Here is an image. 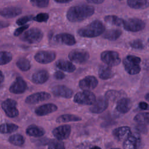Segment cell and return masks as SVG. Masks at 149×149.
Returning <instances> with one entry per match:
<instances>
[{
	"label": "cell",
	"instance_id": "cell-1",
	"mask_svg": "<svg viewBox=\"0 0 149 149\" xmlns=\"http://www.w3.org/2000/svg\"><path fill=\"white\" fill-rule=\"evenodd\" d=\"M94 11V8L89 5L73 6L67 11L66 17L71 22H79L92 16Z\"/></svg>",
	"mask_w": 149,
	"mask_h": 149
},
{
	"label": "cell",
	"instance_id": "cell-2",
	"mask_svg": "<svg viewBox=\"0 0 149 149\" xmlns=\"http://www.w3.org/2000/svg\"><path fill=\"white\" fill-rule=\"evenodd\" d=\"M105 27L100 20H96L90 23L87 26L79 29L78 34L83 37L93 38L100 36L104 33Z\"/></svg>",
	"mask_w": 149,
	"mask_h": 149
},
{
	"label": "cell",
	"instance_id": "cell-3",
	"mask_svg": "<svg viewBox=\"0 0 149 149\" xmlns=\"http://www.w3.org/2000/svg\"><path fill=\"white\" fill-rule=\"evenodd\" d=\"M141 59L136 56L127 55L123 61V64L125 70L130 74H136L141 70L139 65Z\"/></svg>",
	"mask_w": 149,
	"mask_h": 149
},
{
	"label": "cell",
	"instance_id": "cell-4",
	"mask_svg": "<svg viewBox=\"0 0 149 149\" xmlns=\"http://www.w3.org/2000/svg\"><path fill=\"white\" fill-rule=\"evenodd\" d=\"M43 37V32L38 28H31L26 31L20 37V40L29 44L40 42Z\"/></svg>",
	"mask_w": 149,
	"mask_h": 149
},
{
	"label": "cell",
	"instance_id": "cell-5",
	"mask_svg": "<svg viewBox=\"0 0 149 149\" xmlns=\"http://www.w3.org/2000/svg\"><path fill=\"white\" fill-rule=\"evenodd\" d=\"M96 97L94 93L90 91H83L75 94L73 101L81 105H92L95 101Z\"/></svg>",
	"mask_w": 149,
	"mask_h": 149
},
{
	"label": "cell",
	"instance_id": "cell-6",
	"mask_svg": "<svg viewBox=\"0 0 149 149\" xmlns=\"http://www.w3.org/2000/svg\"><path fill=\"white\" fill-rule=\"evenodd\" d=\"M101 59L104 63L109 66H117L121 62L119 54L113 51H103L101 54Z\"/></svg>",
	"mask_w": 149,
	"mask_h": 149
},
{
	"label": "cell",
	"instance_id": "cell-7",
	"mask_svg": "<svg viewBox=\"0 0 149 149\" xmlns=\"http://www.w3.org/2000/svg\"><path fill=\"white\" fill-rule=\"evenodd\" d=\"M144 21L138 18H129L123 22L124 29L129 31L137 32L142 30L145 27Z\"/></svg>",
	"mask_w": 149,
	"mask_h": 149
},
{
	"label": "cell",
	"instance_id": "cell-8",
	"mask_svg": "<svg viewBox=\"0 0 149 149\" xmlns=\"http://www.w3.org/2000/svg\"><path fill=\"white\" fill-rule=\"evenodd\" d=\"M17 102L12 99H6L1 104V107L6 115L9 118H15L19 115L17 108Z\"/></svg>",
	"mask_w": 149,
	"mask_h": 149
},
{
	"label": "cell",
	"instance_id": "cell-9",
	"mask_svg": "<svg viewBox=\"0 0 149 149\" xmlns=\"http://www.w3.org/2000/svg\"><path fill=\"white\" fill-rule=\"evenodd\" d=\"M141 146V139L137 133H131L123 141L124 149H140Z\"/></svg>",
	"mask_w": 149,
	"mask_h": 149
},
{
	"label": "cell",
	"instance_id": "cell-10",
	"mask_svg": "<svg viewBox=\"0 0 149 149\" xmlns=\"http://www.w3.org/2000/svg\"><path fill=\"white\" fill-rule=\"evenodd\" d=\"M69 59L73 62L82 63L86 62L90 58L89 53L82 49H73L68 55Z\"/></svg>",
	"mask_w": 149,
	"mask_h": 149
},
{
	"label": "cell",
	"instance_id": "cell-11",
	"mask_svg": "<svg viewBox=\"0 0 149 149\" xmlns=\"http://www.w3.org/2000/svg\"><path fill=\"white\" fill-rule=\"evenodd\" d=\"M55 53L50 51H40L37 52L34 56L35 60L41 64L51 63L55 60Z\"/></svg>",
	"mask_w": 149,
	"mask_h": 149
},
{
	"label": "cell",
	"instance_id": "cell-12",
	"mask_svg": "<svg viewBox=\"0 0 149 149\" xmlns=\"http://www.w3.org/2000/svg\"><path fill=\"white\" fill-rule=\"evenodd\" d=\"M98 81L93 76H87L79 83L80 88L83 91H90L95 88L98 85Z\"/></svg>",
	"mask_w": 149,
	"mask_h": 149
},
{
	"label": "cell",
	"instance_id": "cell-13",
	"mask_svg": "<svg viewBox=\"0 0 149 149\" xmlns=\"http://www.w3.org/2000/svg\"><path fill=\"white\" fill-rule=\"evenodd\" d=\"M51 94L45 91L37 92L27 97L25 102L28 104H36L40 102L48 100L50 98Z\"/></svg>",
	"mask_w": 149,
	"mask_h": 149
},
{
	"label": "cell",
	"instance_id": "cell-14",
	"mask_svg": "<svg viewBox=\"0 0 149 149\" xmlns=\"http://www.w3.org/2000/svg\"><path fill=\"white\" fill-rule=\"evenodd\" d=\"M108 106V100L104 97H100L90 108V111L94 113H100L104 112Z\"/></svg>",
	"mask_w": 149,
	"mask_h": 149
},
{
	"label": "cell",
	"instance_id": "cell-15",
	"mask_svg": "<svg viewBox=\"0 0 149 149\" xmlns=\"http://www.w3.org/2000/svg\"><path fill=\"white\" fill-rule=\"evenodd\" d=\"M71 133V127L68 125H63L55 128L52 130V134L58 140L68 139Z\"/></svg>",
	"mask_w": 149,
	"mask_h": 149
},
{
	"label": "cell",
	"instance_id": "cell-16",
	"mask_svg": "<svg viewBox=\"0 0 149 149\" xmlns=\"http://www.w3.org/2000/svg\"><path fill=\"white\" fill-rule=\"evenodd\" d=\"M27 88L26 82L21 77H17L9 87V91L13 94H19L24 93Z\"/></svg>",
	"mask_w": 149,
	"mask_h": 149
},
{
	"label": "cell",
	"instance_id": "cell-17",
	"mask_svg": "<svg viewBox=\"0 0 149 149\" xmlns=\"http://www.w3.org/2000/svg\"><path fill=\"white\" fill-rule=\"evenodd\" d=\"M51 91L55 96L65 98H71L73 94V91L72 89L64 85L55 86L52 88Z\"/></svg>",
	"mask_w": 149,
	"mask_h": 149
},
{
	"label": "cell",
	"instance_id": "cell-18",
	"mask_svg": "<svg viewBox=\"0 0 149 149\" xmlns=\"http://www.w3.org/2000/svg\"><path fill=\"white\" fill-rule=\"evenodd\" d=\"M58 109V107L52 103L41 105L35 109V113L38 116H44L52 113Z\"/></svg>",
	"mask_w": 149,
	"mask_h": 149
},
{
	"label": "cell",
	"instance_id": "cell-19",
	"mask_svg": "<svg viewBox=\"0 0 149 149\" xmlns=\"http://www.w3.org/2000/svg\"><path fill=\"white\" fill-rule=\"evenodd\" d=\"M54 40L58 43L68 45H73L76 43V40L74 37L69 33L58 34L55 36Z\"/></svg>",
	"mask_w": 149,
	"mask_h": 149
},
{
	"label": "cell",
	"instance_id": "cell-20",
	"mask_svg": "<svg viewBox=\"0 0 149 149\" xmlns=\"http://www.w3.org/2000/svg\"><path fill=\"white\" fill-rule=\"evenodd\" d=\"M132 104L128 98H122L118 100L116 105V109L121 113H126L131 109Z\"/></svg>",
	"mask_w": 149,
	"mask_h": 149
},
{
	"label": "cell",
	"instance_id": "cell-21",
	"mask_svg": "<svg viewBox=\"0 0 149 149\" xmlns=\"http://www.w3.org/2000/svg\"><path fill=\"white\" fill-rule=\"evenodd\" d=\"M131 133L130 128L126 126L117 127L112 132L113 136L118 140H125Z\"/></svg>",
	"mask_w": 149,
	"mask_h": 149
},
{
	"label": "cell",
	"instance_id": "cell-22",
	"mask_svg": "<svg viewBox=\"0 0 149 149\" xmlns=\"http://www.w3.org/2000/svg\"><path fill=\"white\" fill-rule=\"evenodd\" d=\"M22 13V9L19 7L10 6L0 10V15L5 18H13Z\"/></svg>",
	"mask_w": 149,
	"mask_h": 149
},
{
	"label": "cell",
	"instance_id": "cell-23",
	"mask_svg": "<svg viewBox=\"0 0 149 149\" xmlns=\"http://www.w3.org/2000/svg\"><path fill=\"white\" fill-rule=\"evenodd\" d=\"M49 79V73L45 70H40L35 72L31 77V80L36 84H43Z\"/></svg>",
	"mask_w": 149,
	"mask_h": 149
},
{
	"label": "cell",
	"instance_id": "cell-24",
	"mask_svg": "<svg viewBox=\"0 0 149 149\" xmlns=\"http://www.w3.org/2000/svg\"><path fill=\"white\" fill-rule=\"evenodd\" d=\"M26 133L27 135L30 136L39 137L44 135L45 131L41 126L36 125H31L27 127L26 130Z\"/></svg>",
	"mask_w": 149,
	"mask_h": 149
},
{
	"label": "cell",
	"instance_id": "cell-25",
	"mask_svg": "<svg viewBox=\"0 0 149 149\" xmlns=\"http://www.w3.org/2000/svg\"><path fill=\"white\" fill-rule=\"evenodd\" d=\"M56 66L65 72L71 73L76 70L75 66L70 61L65 59H59L55 63Z\"/></svg>",
	"mask_w": 149,
	"mask_h": 149
},
{
	"label": "cell",
	"instance_id": "cell-26",
	"mask_svg": "<svg viewBox=\"0 0 149 149\" xmlns=\"http://www.w3.org/2000/svg\"><path fill=\"white\" fill-rule=\"evenodd\" d=\"M127 3L131 8L143 9L149 6V0H129L127 1Z\"/></svg>",
	"mask_w": 149,
	"mask_h": 149
},
{
	"label": "cell",
	"instance_id": "cell-27",
	"mask_svg": "<svg viewBox=\"0 0 149 149\" xmlns=\"http://www.w3.org/2000/svg\"><path fill=\"white\" fill-rule=\"evenodd\" d=\"M114 74L110 68L107 65L100 66L98 70V76L102 80H107L113 76Z\"/></svg>",
	"mask_w": 149,
	"mask_h": 149
},
{
	"label": "cell",
	"instance_id": "cell-28",
	"mask_svg": "<svg viewBox=\"0 0 149 149\" xmlns=\"http://www.w3.org/2000/svg\"><path fill=\"white\" fill-rule=\"evenodd\" d=\"M81 120V118L79 116L72 114H65L58 116L56 122L57 123H66L69 122H77Z\"/></svg>",
	"mask_w": 149,
	"mask_h": 149
},
{
	"label": "cell",
	"instance_id": "cell-29",
	"mask_svg": "<svg viewBox=\"0 0 149 149\" xmlns=\"http://www.w3.org/2000/svg\"><path fill=\"white\" fill-rule=\"evenodd\" d=\"M122 34V31L119 29H111L108 30L103 33L102 37L111 41L117 40Z\"/></svg>",
	"mask_w": 149,
	"mask_h": 149
},
{
	"label": "cell",
	"instance_id": "cell-30",
	"mask_svg": "<svg viewBox=\"0 0 149 149\" xmlns=\"http://www.w3.org/2000/svg\"><path fill=\"white\" fill-rule=\"evenodd\" d=\"M18 128V126L14 123H3L0 125V133H11L16 131Z\"/></svg>",
	"mask_w": 149,
	"mask_h": 149
},
{
	"label": "cell",
	"instance_id": "cell-31",
	"mask_svg": "<svg viewBox=\"0 0 149 149\" xmlns=\"http://www.w3.org/2000/svg\"><path fill=\"white\" fill-rule=\"evenodd\" d=\"M8 140L10 143L17 146H22L25 141L24 137L20 134H15L10 136Z\"/></svg>",
	"mask_w": 149,
	"mask_h": 149
},
{
	"label": "cell",
	"instance_id": "cell-32",
	"mask_svg": "<svg viewBox=\"0 0 149 149\" xmlns=\"http://www.w3.org/2000/svg\"><path fill=\"white\" fill-rule=\"evenodd\" d=\"M134 120L141 125H148L149 124V112H142L137 114L134 118Z\"/></svg>",
	"mask_w": 149,
	"mask_h": 149
},
{
	"label": "cell",
	"instance_id": "cell-33",
	"mask_svg": "<svg viewBox=\"0 0 149 149\" xmlns=\"http://www.w3.org/2000/svg\"><path fill=\"white\" fill-rule=\"evenodd\" d=\"M17 67L22 71H27L31 68L30 61L25 58H20L16 62Z\"/></svg>",
	"mask_w": 149,
	"mask_h": 149
},
{
	"label": "cell",
	"instance_id": "cell-34",
	"mask_svg": "<svg viewBox=\"0 0 149 149\" xmlns=\"http://www.w3.org/2000/svg\"><path fill=\"white\" fill-rule=\"evenodd\" d=\"M104 20L109 24L117 26H120L122 25L123 26L124 22L122 19L114 15H108L105 16L104 17Z\"/></svg>",
	"mask_w": 149,
	"mask_h": 149
},
{
	"label": "cell",
	"instance_id": "cell-35",
	"mask_svg": "<svg viewBox=\"0 0 149 149\" xmlns=\"http://www.w3.org/2000/svg\"><path fill=\"white\" fill-rule=\"evenodd\" d=\"M12 59V54L8 51H0V65L9 63Z\"/></svg>",
	"mask_w": 149,
	"mask_h": 149
},
{
	"label": "cell",
	"instance_id": "cell-36",
	"mask_svg": "<svg viewBox=\"0 0 149 149\" xmlns=\"http://www.w3.org/2000/svg\"><path fill=\"white\" fill-rule=\"evenodd\" d=\"M48 149H65L64 144L61 140H53L48 144Z\"/></svg>",
	"mask_w": 149,
	"mask_h": 149
},
{
	"label": "cell",
	"instance_id": "cell-37",
	"mask_svg": "<svg viewBox=\"0 0 149 149\" xmlns=\"http://www.w3.org/2000/svg\"><path fill=\"white\" fill-rule=\"evenodd\" d=\"M49 19V15L47 13H40L33 17V20L38 22H46Z\"/></svg>",
	"mask_w": 149,
	"mask_h": 149
},
{
	"label": "cell",
	"instance_id": "cell-38",
	"mask_svg": "<svg viewBox=\"0 0 149 149\" xmlns=\"http://www.w3.org/2000/svg\"><path fill=\"white\" fill-rule=\"evenodd\" d=\"M33 17L34 16L33 15H28V16H22V17H20L19 19H18L16 20V23L19 26H23V25H25V24L26 23H27L28 22L33 20Z\"/></svg>",
	"mask_w": 149,
	"mask_h": 149
},
{
	"label": "cell",
	"instance_id": "cell-39",
	"mask_svg": "<svg viewBox=\"0 0 149 149\" xmlns=\"http://www.w3.org/2000/svg\"><path fill=\"white\" fill-rule=\"evenodd\" d=\"M130 47H132L133 48L136 49H142L144 48V45L143 44V42L141 40L137 39L134 40L132 41H131L129 43Z\"/></svg>",
	"mask_w": 149,
	"mask_h": 149
},
{
	"label": "cell",
	"instance_id": "cell-40",
	"mask_svg": "<svg viewBox=\"0 0 149 149\" xmlns=\"http://www.w3.org/2000/svg\"><path fill=\"white\" fill-rule=\"evenodd\" d=\"M31 3L33 6L38 8H45L48 5L49 1L43 0V1H30Z\"/></svg>",
	"mask_w": 149,
	"mask_h": 149
},
{
	"label": "cell",
	"instance_id": "cell-41",
	"mask_svg": "<svg viewBox=\"0 0 149 149\" xmlns=\"http://www.w3.org/2000/svg\"><path fill=\"white\" fill-rule=\"evenodd\" d=\"M119 96V92L114 90H109L106 93L105 97L107 98L108 100L109 99L113 101L115 99H116L117 97H118Z\"/></svg>",
	"mask_w": 149,
	"mask_h": 149
},
{
	"label": "cell",
	"instance_id": "cell-42",
	"mask_svg": "<svg viewBox=\"0 0 149 149\" xmlns=\"http://www.w3.org/2000/svg\"><path fill=\"white\" fill-rule=\"evenodd\" d=\"M29 27V24H25L23 26H22L21 27L16 29L14 33L13 34L15 36H19L20 35H21L22 34V33H23L26 30H27L28 28Z\"/></svg>",
	"mask_w": 149,
	"mask_h": 149
},
{
	"label": "cell",
	"instance_id": "cell-43",
	"mask_svg": "<svg viewBox=\"0 0 149 149\" xmlns=\"http://www.w3.org/2000/svg\"><path fill=\"white\" fill-rule=\"evenodd\" d=\"M135 129L138 132H140L141 133H146L147 132V128L146 126V125H144L139 124L136 126Z\"/></svg>",
	"mask_w": 149,
	"mask_h": 149
},
{
	"label": "cell",
	"instance_id": "cell-44",
	"mask_svg": "<svg viewBox=\"0 0 149 149\" xmlns=\"http://www.w3.org/2000/svg\"><path fill=\"white\" fill-rule=\"evenodd\" d=\"M54 77L57 80H62V79L65 78V75L62 72L58 70V71H56V72L54 73Z\"/></svg>",
	"mask_w": 149,
	"mask_h": 149
},
{
	"label": "cell",
	"instance_id": "cell-45",
	"mask_svg": "<svg viewBox=\"0 0 149 149\" xmlns=\"http://www.w3.org/2000/svg\"><path fill=\"white\" fill-rule=\"evenodd\" d=\"M139 107L140 109L143 110H148L149 109V105L145 102H140L139 104Z\"/></svg>",
	"mask_w": 149,
	"mask_h": 149
},
{
	"label": "cell",
	"instance_id": "cell-46",
	"mask_svg": "<svg viewBox=\"0 0 149 149\" xmlns=\"http://www.w3.org/2000/svg\"><path fill=\"white\" fill-rule=\"evenodd\" d=\"M10 25V23L8 22H5V21H2L0 20V29L5 28L8 27Z\"/></svg>",
	"mask_w": 149,
	"mask_h": 149
},
{
	"label": "cell",
	"instance_id": "cell-47",
	"mask_svg": "<svg viewBox=\"0 0 149 149\" xmlns=\"http://www.w3.org/2000/svg\"><path fill=\"white\" fill-rule=\"evenodd\" d=\"M104 2V0H88L87 1V3H94V4H100Z\"/></svg>",
	"mask_w": 149,
	"mask_h": 149
},
{
	"label": "cell",
	"instance_id": "cell-48",
	"mask_svg": "<svg viewBox=\"0 0 149 149\" xmlns=\"http://www.w3.org/2000/svg\"><path fill=\"white\" fill-rule=\"evenodd\" d=\"M4 81V75L2 71L0 70V86L2 84Z\"/></svg>",
	"mask_w": 149,
	"mask_h": 149
},
{
	"label": "cell",
	"instance_id": "cell-49",
	"mask_svg": "<svg viewBox=\"0 0 149 149\" xmlns=\"http://www.w3.org/2000/svg\"><path fill=\"white\" fill-rule=\"evenodd\" d=\"M57 3H68L71 2V0H68V1H55Z\"/></svg>",
	"mask_w": 149,
	"mask_h": 149
},
{
	"label": "cell",
	"instance_id": "cell-50",
	"mask_svg": "<svg viewBox=\"0 0 149 149\" xmlns=\"http://www.w3.org/2000/svg\"><path fill=\"white\" fill-rule=\"evenodd\" d=\"M145 99H146L147 101H149V93L145 95Z\"/></svg>",
	"mask_w": 149,
	"mask_h": 149
},
{
	"label": "cell",
	"instance_id": "cell-51",
	"mask_svg": "<svg viewBox=\"0 0 149 149\" xmlns=\"http://www.w3.org/2000/svg\"><path fill=\"white\" fill-rule=\"evenodd\" d=\"M90 149H101L100 147H98V146H93V147H91Z\"/></svg>",
	"mask_w": 149,
	"mask_h": 149
},
{
	"label": "cell",
	"instance_id": "cell-52",
	"mask_svg": "<svg viewBox=\"0 0 149 149\" xmlns=\"http://www.w3.org/2000/svg\"><path fill=\"white\" fill-rule=\"evenodd\" d=\"M111 149H120V148H112Z\"/></svg>",
	"mask_w": 149,
	"mask_h": 149
}]
</instances>
